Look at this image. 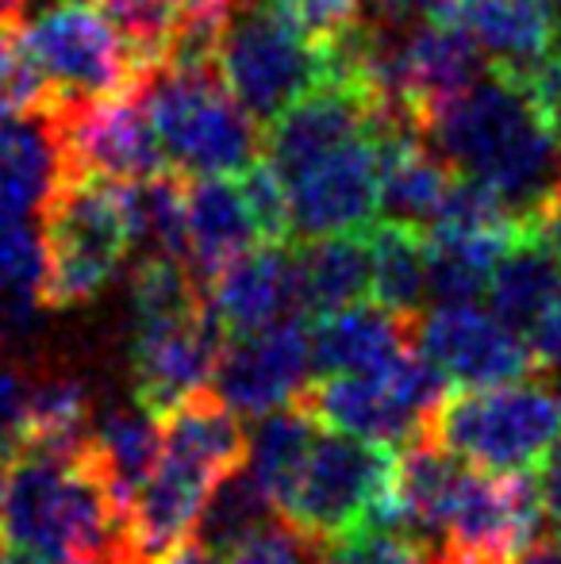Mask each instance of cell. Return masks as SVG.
I'll use <instances>...</instances> for the list:
<instances>
[{
    "label": "cell",
    "instance_id": "1",
    "mask_svg": "<svg viewBox=\"0 0 561 564\" xmlns=\"http://www.w3.org/2000/svg\"><path fill=\"white\" fill-rule=\"evenodd\" d=\"M423 139L457 173L488 185L524 227L561 185V147L516 74L488 66L427 119Z\"/></svg>",
    "mask_w": 561,
    "mask_h": 564
},
{
    "label": "cell",
    "instance_id": "2",
    "mask_svg": "<svg viewBox=\"0 0 561 564\" xmlns=\"http://www.w3.org/2000/svg\"><path fill=\"white\" fill-rule=\"evenodd\" d=\"M162 446L120 522V545L136 564H154L193 534L204 499L231 468L247 465L250 434L242 415L204 384L158 419Z\"/></svg>",
    "mask_w": 561,
    "mask_h": 564
},
{
    "label": "cell",
    "instance_id": "3",
    "mask_svg": "<svg viewBox=\"0 0 561 564\" xmlns=\"http://www.w3.org/2000/svg\"><path fill=\"white\" fill-rule=\"evenodd\" d=\"M0 534L12 550L66 553L97 564L120 534V511L85 465L82 446L74 453L15 449L0 503Z\"/></svg>",
    "mask_w": 561,
    "mask_h": 564
},
{
    "label": "cell",
    "instance_id": "4",
    "mask_svg": "<svg viewBox=\"0 0 561 564\" xmlns=\"http://www.w3.org/2000/svg\"><path fill=\"white\" fill-rule=\"evenodd\" d=\"M39 219L43 307L69 312L93 304L136 246L123 181L100 173H66L39 208Z\"/></svg>",
    "mask_w": 561,
    "mask_h": 564
},
{
    "label": "cell",
    "instance_id": "5",
    "mask_svg": "<svg viewBox=\"0 0 561 564\" xmlns=\"http://www.w3.org/2000/svg\"><path fill=\"white\" fill-rule=\"evenodd\" d=\"M420 434L485 473H535L561 442V395L539 377L446 388Z\"/></svg>",
    "mask_w": 561,
    "mask_h": 564
},
{
    "label": "cell",
    "instance_id": "6",
    "mask_svg": "<svg viewBox=\"0 0 561 564\" xmlns=\"http://www.w3.org/2000/svg\"><path fill=\"white\" fill-rule=\"evenodd\" d=\"M165 162L185 177H231L262 158V134L216 66H162L142 82Z\"/></svg>",
    "mask_w": 561,
    "mask_h": 564
},
{
    "label": "cell",
    "instance_id": "7",
    "mask_svg": "<svg viewBox=\"0 0 561 564\" xmlns=\"http://www.w3.org/2000/svg\"><path fill=\"white\" fill-rule=\"evenodd\" d=\"M281 519L320 542L397 530V446L338 431L315 434Z\"/></svg>",
    "mask_w": 561,
    "mask_h": 564
},
{
    "label": "cell",
    "instance_id": "8",
    "mask_svg": "<svg viewBox=\"0 0 561 564\" xmlns=\"http://www.w3.org/2000/svg\"><path fill=\"white\" fill-rule=\"evenodd\" d=\"M446 388L450 380L427 361L420 346H412L377 372H323L304 380L289 403L304 411L320 431L404 446L423 431Z\"/></svg>",
    "mask_w": 561,
    "mask_h": 564
},
{
    "label": "cell",
    "instance_id": "9",
    "mask_svg": "<svg viewBox=\"0 0 561 564\" xmlns=\"http://www.w3.org/2000/svg\"><path fill=\"white\" fill-rule=\"evenodd\" d=\"M216 69L231 97L262 127L327 82V54L320 39L273 0H247L219 39Z\"/></svg>",
    "mask_w": 561,
    "mask_h": 564
},
{
    "label": "cell",
    "instance_id": "10",
    "mask_svg": "<svg viewBox=\"0 0 561 564\" xmlns=\"http://www.w3.org/2000/svg\"><path fill=\"white\" fill-rule=\"evenodd\" d=\"M31 43L62 105L142 85L120 28L93 0H58L39 12L31 23Z\"/></svg>",
    "mask_w": 561,
    "mask_h": 564
},
{
    "label": "cell",
    "instance_id": "11",
    "mask_svg": "<svg viewBox=\"0 0 561 564\" xmlns=\"http://www.w3.org/2000/svg\"><path fill=\"white\" fill-rule=\"evenodd\" d=\"M62 142L66 173H100L116 181H142L150 173L173 170L150 123L142 85L112 97L74 100L51 112Z\"/></svg>",
    "mask_w": 561,
    "mask_h": 564
},
{
    "label": "cell",
    "instance_id": "12",
    "mask_svg": "<svg viewBox=\"0 0 561 564\" xmlns=\"http://www.w3.org/2000/svg\"><path fill=\"white\" fill-rule=\"evenodd\" d=\"M416 346L450 388H485L542 372L531 341L477 304H439L423 312L416 319Z\"/></svg>",
    "mask_w": 561,
    "mask_h": 564
},
{
    "label": "cell",
    "instance_id": "13",
    "mask_svg": "<svg viewBox=\"0 0 561 564\" xmlns=\"http://www.w3.org/2000/svg\"><path fill=\"white\" fill-rule=\"evenodd\" d=\"M131 388L136 403L162 419L177 408L196 388L212 384L219 349H224V327L216 323L208 304L193 312L162 315V319L131 323Z\"/></svg>",
    "mask_w": 561,
    "mask_h": 564
},
{
    "label": "cell",
    "instance_id": "14",
    "mask_svg": "<svg viewBox=\"0 0 561 564\" xmlns=\"http://www.w3.org/2000/svg\"><path fill=\"white\" fill-rule=\"evenodd\" d=\"M312 372V327L300 315L250 330L227 335L219 349L212 388L242 419H258L284 408Z\"/></svg>",
    "mask_w": 561,
    "mask_h": 564
},
{
    "label": "cell",
    "instance_id": "15",
    "mask_svg": "<svg viewBox=\"0 0 561 564\" xmlns=\"http://www.w3.org/2000/svg\"><path fill=\"white\" fill-rule=\"evenodd\" d=\"M284 188H289V216L296 238H323L374 227L381 216L374 131L331 150L327 158L284 181Z\"/></svg>",
    "mask_w": 561,
    "mask_h": 564
},
{
    "label": "cell",
    "instance_id": "16",
    "mask_svg": "<svg viewBox=\"0 0 561 564\" xmlns=\"http://www.w3.org/2000/svg\"><path fill=\"white\" fill-rule=\"evenodd\" d=\"M374 123H377L374 105L354 85L323 82L320 89L304 93L281 116H273L266 123L262 154L281 173V181H289L300 170H308L312 162L327 158L331 150L366 134Z\"/></svg>",
    "mask_w": 561,
    "mask_h": 564
},
{
    "label": "cell",
    "instance_id": "17",
    "mask_svg": "<svg viewBox=\"0 0 561 564\" xmlns=\"http://www.w3.org/2000/svg\"><path fill=\"white\" fill-rule=\"evenodd\" d=\"M208 307L227 335L273 327L289 315H304L296 281V253L284 246L262 242L255 250L227 261L208 276Z\"/></svg>",
    "mask_w": 561,
    "mask_h": 564
},
{
    "label": "cell",
    "instance_id": "18",
    "mask_svg": "<svg viewBox=\"0 0 561 564\" xmlns=\"http://www.w3.org/2000/svg\"><path fill=\"white\" fill-rule=\"evenodd\" d=\"M423 315V312H420ZM385 304H350L315 315L312 369L320 372H377L416 346V319Z\"/></svg>",
    "mask_w": 561,
    "mask_h": 564
},
{
    "label": "cell",
    "instance_id": "19",
    "mask_svg": "<svg viewBox=\"0 0 561 564\" xmlns=\"http://www.w3.org/2000/svg\"><path fill=\"white\" fill-rule=\"evenodd\" d=\"M442 20L470 31L493 69L527 74L554 46V15L539 0H446Z\"/></svg>",
    "mask_w": 561,
    "mask_h": 564
},
{
    "label": "cell",
    "instance_id": "20",
    "mask_svg": "<svg viewBox=\"0 0 561 564\" xmlns=\"http://www.w3.org/2000/svg\"><path fill=\"white\" fill-rule=\"evenodd\" d=\"M158 446H162V426L139 403L136 408H108L93 419L89 438L82 442V457L108 488L116 511H120V522L136 491L142 488V480L154 468Z\"/></svg>",
    "mask_w": 561,
    "mask_h": 564
},
{
    "label": "cell",
    "instance_id": "21",
    "mask_svg": "<svg viewBox=\"0 0 561 564\" xmlns=\"http://www.w3.org/2000/svg\"><path fill=\"white\" fill-rule=\"evenodd\" d=\"M185 216H188V265L196 269V276L204 284L227 261L262 246L255 216L247 208V196H242V185H235L231 177L188 181Z\"/></svg>",
    "mask_w": 561,
    "mask_h": 564
},
{
    "label": "cell",
    "instance_id": "22",
    "mask_svg": "<svg viewBox=\"0 0 561 564\" xmlns=\"http://www.w3.org/2000/svg\"><path fill=\"white\" fill-rule=\"evenodd\" d=\"M66 177L51 116H0V216H31Z\"/></svg>",
    "mask_w": 561,
    "mask_h": 564
},
{
    "label": "cell",
    "instance_id": "23",
    "mask_svg": "<svg viewBox=\"0 0 561 564\" xmlns=\"http://www.w3.org/2000/svg\"><path fill=\"white\" fill-rule=\"evenodd\" d=\"M485 296L511 330L531 338V330L561 304V261L554 246L527 227L500 253Z\"/></svg>",
    "mask_w": 561,
    "mask_h": 564
},
{
    "label": "cell",
    "instance_id": "24",
    "mask_svg": "<svg viewBox=\"0 0 561 564\" xmlns=\"http://www.w3.org/2000/svg\"><path fill=\"white\" fill-rule=\"evenodd\" d=\"M296 281L304 315H327L338 307L362 304L374 289V253L369 230H343V235L300 238Z\"/></svg>",
    "mask_w": 561,
    "mask_h": 564
},
{
    "label": "cell",
    "instance_id": "25",
    "mask_svg": "<svg viewBox=\"0 0 561 564\" xmlns=\"http://www.w3.org/2000/svg\"><path fill=\"white\" fill-rule=\"evenodd\" d=\"M93 426V392L82 377L51 372L43 380H31L23 392L20 419L12 426L15 449H46L74 453L89 438Z\"/></svg>",
    "mask_w": 561,
    "mask_h": 564
},
{
    "label": "cell",
    "instance_id": "26",
    "mask_svg": "<svg viewBox=\"0 0 561 564\" xmlns=\"http://www.w3.org/2000/svg\"><path fill=\"white\" fill-rule=\"evenodd\" d=\"M278 519H281V511L273 507L262 480L250 473V465H239L212 488L208 499H204L201 514H196V522H193V538L208 545V550H216L219 557H227V553L239 550L247 538H255L258 530H266Z\"/></svg>",
    "mask_w": 561,
    "mask_h": 564
},
{
    "label": "cell",
    "instance_id": "27",
    "mask_svg": "<svg viewBox=\"0 0 561 564\" xmlns=\"http://www.w3.org/2000/svg\"><path fill=\"white\" fill-rule=\"evenodd\" d=\"M369 253H374V289L377 304L400 315H420L427 300V230L408 224H374Z\"/></svg>",
    "mask_w": 561,
    "mask_h": 564
},
{
    "label": "cell",
    "instance_id": "28",
    "mask_svg": "<svg viewBox=\"0 0 561 564\" xmlns=\"http://www.w3.org/2000/svg\"><path fill=\"white\" fill-rule=\"evenodd\" d=\"M315 434H320V426L292 403L258 415V426L250 434L247 465L262 480V488L270 491L278 511H284V503H289L292 484H296L300 468H304Z\"/></svg>",
    "mask_w": 561,
    "mask_h": 564
},
{
    "label": "cell",
    "instance_id": "29",
    "mask_svg": "<svg viewBox=\"0 0 561 564\" xmlns=\"http://www.w3.org/2000/svg\"><path fill=\"white\" fill-rule=\"evenodd\" d=\"M201 4L231 12L219 0H105L108 15H112L123 43H128L131 66H136L139 82H147L154 69H162L170 62V51L177 43L181 28H185L188 15Z\"/></svg>",
    "mask_w": 561,
    "mask_h": 564
},
{
    "label": "cell",
    "instance_id": "30",
    "mask_svg": "<svg viewBox=\"0 0 561 564\" xmlns=\"http://www.w3.org/2000/svg\"><path fill=\"white\" fill-rule=\"evenodd\" d=\"M136 242L154 253H173L188 261V216H185V173L162 170L142 181H123Z\"/></svg>",
    "mask_w": 561,
    "mask_h": 564
},
{
    "label": "cell",
    "instance_id": "31",
    "mask_svg": "<svg viewBox=\"0 0 561 564\" xmlns=\"http://www.w3.org/2000/svg\"><path fill=\"white\" fill-rule=\"evenodd\" d=\"M58 89L46 77L20 12L0 15V116H51Z\"/></svg>",
    "mask_w": 561,
    "mask_h": 564
},
{
    "label": "cell",
    "instance_id": "32",
    "mask_svg": "<svg viewBox=\"0 0 561 564\" xmlns=\"http://www.w3.org/2000/svg\"><path fill=\"white\" fill-rule=\"evenodd\" d=\"M242 196H247V208L255 216L258 238L273 246L292 242V216H289V188H284L281 173L270 165V158H255L247 170L239 173Z\"/></svg>",
    "mask_w": 561,
    "mask_h": 564
},
{
    "label": "cell",
    "instance_id": "33",
    "mask_svg": "<svg viewBox=\"0 0 561 564\" xmlns=\"http://www.w3.org/2000/svg\"><path fill=\"white\" fill-rule=\"evenodd\" d=\"M43 246L20 216H0V296L43 300Z\"/></svg>",
    "mask_w": 561,
    "mask_h": 564
},
{
    "label": "cell",
    "instance_id": "34",
    "mask_svg": "<svg viewBox=\"0 0 561 564\" xmlns=\"http://www.w3.org/2000/svg\"><path fill=\"white\" fill-rule=\"evenodd\" d=\"M320 564H431V553L404 530H358L327 542Z\"/></svg>",
    "mask_w": 561,
    "mask_h": 564
},
{
    "label": "cell",
    "instance_id": "35",
    "mask_svg": "<svg viewBox=\"0 0 561 564\" xmlns=\"http://www.w3.org/2000/svg\"><path fill=\"white\" fill-rule=\"evenodd\" d=\"M320 538L292 527L289 519H278L227 553V564H320Z\"/></svg>",
    "mask_w": 561,
    "mask_h": 564
},
{
    "label": "cell",
    "instance_id": "36",
    "mask_svg": "<svg viewBox=\"0 0 561 564\" xmlns=\"http://www.w3.org/2000/svg\"><path fill=\"white\" fill-rule=\"evenodd\" d=\"M273 4L315 39L346 28V23L366 12V0H273Z\"/></svg>",
    "mask_w": 561,
    "mask_h": 564
},
{
    "label": "cell",
    "instance_id": "37",
    "mask_svg": "<svg viewBox=\"0 0 561 564\" xmlns=\"http://www.w3.org/2000/svg\"><path fill=\"white\" fill-rule=\"evenodd\" d=\"M524 82V89L531 93L539 116L547 119V127L554 131L561 147V54H547L542 62H535L527 74H516Z\"/></svg>",
    "mask_w": 561,
    "mask_h": 564
},
{
    "label": "cell",
    "instance_id": "38",
    "mask_svg": "<svg viewBox=\"0 0 561 564\" xmlns=\"http://www.w3.org/2000/svg\"><path fill=\"white\" fill-rule=\"evenodd\" d=\"M366 8L389 23L412 28V23H420V20H434V15L446 8V0H366Z\"/></svg>",
    "mask_w": 561,
    "mask_h": 564
},
{
    "label": "cell",
    "instance_id": "39",
    "mask_svg": "<svg viewBox=\"0 0 561 564\" xmlns=\"http://www.w3.org/2000/svg\"><path fill=\"white\" fill-rule=\"evenodd\" d=\"M23 392H28V380L15 369H8V365H0V438H12V426L23 408Z\"/></svg>",
    "mask_w": 561,
    "mask_h": 564
},
{
    "label": "cell",
    "instance_id": "40",
    "mask_svg": "<svg viewBox=\"0 0 561 564\" xmlns=\"http://www.w3.org/2000/svg\"><path fill=\"white\" fill-rule=\"evenodd\" d=\"M531 227L539 230V235L547 238L550 246H554V253H558V261H561V185L547 196V204L539 208V216H535Z\"/></svg>",
    "mask_w": 561,
    "mask_h": 564
},
{
    "label": "cell",
    "instance_id": "41",
    "mask_svg": "<svg viewBox=\"0 0 561 564\" xmlns=\"http://www.w3.org/2000/svg\"><path fill=\"white\" fill-rule=\"evenodd\" d=\"M154 564H224V557H219L216 550H208L204 542H196L193 534L185 538V542H177L170 553H162Z\"/></svg>",
    "mask_w": 561,
    "mask_h": 564
},
{
    "label": "cell",
    "instance_id": "42",
    "mask_svg": "<svg viewBox=\"0 0 561 564\" xmlns=\"http://www.w3.org/2000/svg\"><path fill=\"white\" fill-rule=\"evenodd\" d=\"M0 564H85L77 557H66V553H43V550H12Z\"/></svg>",
    "mask_w": 561,
    "mask_h": 564
},
{
    "label": "cell",
    "instance_id": "43",
    "mask_svg": "<svg viewBox=\"0 0 561 564\" xmlns=\"http://www.w3.org/2000/svg\"><path fill=\"white\" fill-rule=\"evenodd\" d=\"M15 465V442L12 438H0V503H4V491H8V476H12Z\"/></svg>",
    "mask_w": 561,
    "mask_h": 564
},
{
    "label": "cell",
    "instance_id": "44",
    "mask_svg": "<svg viewBox=\"0 0 561 564\" xmlns=\"http://www.w3.org/2000/svg\"><path fill=\"white\" fill-rule=\"evenodd\" d=\"M97 564H136V561H131L128 553L120 550V545H112V550L105 553V561H97Z\"/></svg>",
    "mask_w": 561,
    "mask_h": 564
},
{
    "label": "cell",
    "instance_id": "45",
    "mask_svg": "<svg viewBox=\"0 0 561 564\" xmlns=\"http://www.w3.org/2000/svg\"><path fill=\"white\" fill-rule=\"evenodd\" d=\"M542 8H547L550 15H554V23H561V0H539Z\"/></svg>",
    "mask_w": 561,
    "mask_h": 564
},
{
    "label": "cell",
    "instance_id": "46",
    "mask_svg": "<svg viewBox=\"0 0 561 564\" xmlns=\"http://www.w3.org/2000/svg\"><path fill=\"white\" fill-rule=\"evenodd\" d=\"M554 54H561V28H554V46H550Z\"/></svg>",
    "mask_w": 561,
    "mask_h": 564
},
{
    "label": "cell",
    "instance_id": "47",
    "mask_svg": "<svg viewBox=\"0 0 561 564\" xmlns=\"http://www.w3.org/2000/svg\"><path fill=\"white\" fill-rule=\"evenodd\" d=\"M550 530H554V538L561 542V519H558V522H550Z\"/></svg>",
    "mask_w": 561,
    "mask_h": 564
},
{
    "label": "cell",
    "instance_id": "48",
    "mask_svg": "<svg viewBox=\"0 0 561 564\" xmlns=\"http://www.w3.org/2000/svg\"><path fill=\"white\" fill-rule=\"evenodd\" d=\"M93 4H105V0H93Z\"/></svg>",
    "mask_w": 561,
    "mask_h": 564
},
{
    "label": "cell",
    "instance_id": "49",
    "mask_svg": "<svg viewBox=\"0 0 561 564\" xmlns=\"http://www.w3.org/2000/svg\"><path fill=\"white\" fill-rule=\"evenodd\" d=\"M0 561H4V553H0Z\"/></svg>",
    "mask_w": 561,
    "mask_h": 564
},
{
    "label": "cell",
    "instance_id": "50",
    "mask_svg": "<svg viewBox=\"0 0 561 564\" xmlns=\"http://www.w3.org/2000/svg\"><path fill=\"white\" fill-rule=\"evenodd\" d=\"M558 369H561V361H558Z\"/></svg>",
    "mask_w": 561,
    "mask_h": 564
}]
</instances>
